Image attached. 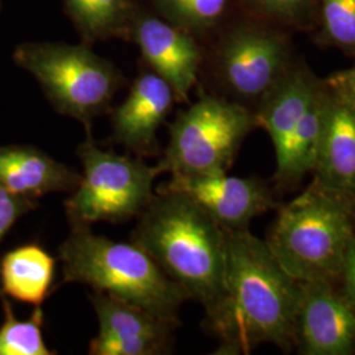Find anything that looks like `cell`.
Returning a JSON list of instances; mask_svg holds the SVG:
<instances>
[{"mask_svg": "<svg viewBox=\"0 0 355 355\" xmlns=\"http://www.w3.org/2000/svg\"><path fill=\"white\" fill-rule=\"evenodd\" d=\"M225 232L223 290L204 320L218 341L216 354H248L263 343L291 350L302 283L249 229Z\"/></svg>", "mask_w": 355, "mask_h": 355, "instance_id": "cell-1", "label": "cell"}, {"mask_svg": "<svg viewBox=\"0 0 355 355\" xmlns=\"http://www.w3.org/2000/svg\"><path fill=\"white\" fill-rule=\"evenodd\" d=\"M130 241L204 309L218 299L227 263V232L186 195L159 186L139 215Z\"/></svg>", "mask_w": 355, "mask_h": 355, "instance_id": "cell-2", "label": "cell"}, {"mask_svg": "<svg viewBox=\"0 0 355 355\" xmlns=\"http://www.w3.org/2000/svg\"><path fill=\"white\" fill-rule=\"evenodd\" d=\"M70 228L58 250L64 283L86 284L179 324V308L189 297L149 254L132 241L98 236L89 227Z\"/></svg>", "mask_w": 355, "mask_h": 355, "instance_id": "cell-3", "label": "cell"}, {"mask_svg": "<svg viewBox=\"0 0 355 355\" xmlns=\"http://www.w3.org/2000/svg\"><path fill=\"white\" fill-rule=\"evenodd\" d=\"M278 209L266 243L280 266L300 283H337L355 234L352 202L313 180Z\"/></svg>", "mask_w": 355, "mask_h": 355, "instance_id": "cell-4", "label": "cell"}, {"mask_svg": "<svg viewBox=\"0 0 355 355\" xmlns=\"http://www.w3.org/2000/svg\"><path fill=\"white\" fill-rule=\"evenodd\" d=\"M255 127V114L241 104L203 96L178 116L157 165L171 177L228 173L242 142Z\"/></svg>", "mask_w": 355, "mask_h": 355, "instance_id": "cell-5", "label": "cell"}, {"mask_svg": "<svg viewBox=\"0 0 355 355\" xmlns=\"http://www.w3.org/2000/svg\"><path fill=\"white\" fill-rule=\"evenodd\" d=\"M83 166L80 182L64 208L70 227L94 223H120L140 215L154 196L153 184L162 174L159 166L105 152L92 141L78 149Z\"/></svg>", "mask_w": 355, "mask_h": 355, "instance_id": "cell-6", "label": "cell"}, {"mask_svg": "<svg viewBox=\"0 0 355 355\" xmlns=\"http://www.w3.org/2000/svg\"><path fill=\"white\" fill-rule=\"evenodd\" d=\"M15 60L35 76L61 112L85 123L107 105L117 86L114 69L83 48L24 45Z\"/></svg>", "mask_w": 355, "mask_h": 355, "instance_id": "cell-7", "label": "cell"}, {"mask_svg": "<svg viewBox=\"0 0 355 355\" xmlns=\"http://www.w3.org/2000/svg\"><path fill=\"white\" fill-rule=\"evenodd\" d=\"M162 186L190 198L228 232L249 229L255 217L279 207L265 182L230 177L228 173L171 177Z\"/></svg>", "mask_w": 355, "mask_h": 355, "instance_id": "cell-8", "label": "cell"}, {"mask_svg": "<svg viewBox=\"0 0 355 355\" xmlns=\"http://www.w3.org/2000/svg\"><path fill=\"white\" fill-rule=\"evenodd\" d=\"M295 347L303 355L355 354V309L336 283H302Z\"/></svg>", "mask_w": 355, "mask_h": 355, "instance_id": "cell-9", "label": "cell"}, {"mask_svg": "<svg viewBox=\"0 0 355 355\" xmlns=\"http://www.w3.org/2000/svg\"><path fill=\"white\" fill-rule=\"evenodd\" d=\"M99 333L89 345L91 355H157L166 353L177 322L158 318L137 305L94 291Z\"/></svg>", "mask_w": 355, "mask_h": 355, "instance_id": "cell-10", "label": "cell"}, {"mask_svg": "<svg viewBox=\"0 0 355 355\" xmlns=\"http://www.w3.org/2000/svg\"><path fill=\"white\" fill-rule=\"evenodd\" d=\"M221 76L232 92L243 99H262L286 74V51L278 38L241 33L221 51Z\"/></svg>", "mask_w": 355, "mask_h": 355, "instance_id": "cell-11", "label": "cell"}, {"mask_svg": "<svg viewBox=\"0 0 355 355\" xmlns=\"http://www.w3.org/2000/svg\"><path fill=\"white\" fill-rule=\"evenodd\" d=\"M175 98L174 89L158 74L139 76L127 99L114 112V141L139 157L155 155L157 130Z\"/></svg>", "mask_w": 355, "mask_h": 355, "instance_id": "cell-12", "label": "cell"}, {"mask_svg": "<svg viewBox=\"0 0 355 355\" xmlns=\"http://www.w3.org/2000/svg\"><path fill=\"white\" fill-rule=\"evenodd\" d=\"M312 174L320 186L354 200L355 110L330 92Z\"/></svg>", "mask_w": 355, "mask_h": 355, "instance_id": "cell-13", "label": "cell"}, {"mask_svg": "<svg viewBox=\"0 0 355 355\" xmlns=\"http://www.w3.org/2000/svg\"><path fill=\"white\" fill-rule=\"evenodd\" d=\"M137 40L142 55L164 78L178 99L186 101L196 83L200 53L192 38L157 19L141 23Z\"/></svg>", "mask_w": 355, "mask_h": 355, "instance_id": "cell-14", "label": "cell"}, {"mask_svg": "<svg viewBox=\"0 0 355 355\" xmlns=\"http://www.w3.org/2000/svg\"><path fill=\"white\" fill-rule=\"evenodd\" d=\"M82 175L46 153L26 145L0 146V186L31 199L73 192Z\"/></svg>", "mask_w": 355, "mask_h": 355, "instance_id": "cell-15", "label": "cell"}, {"mask_svg": "<svg viewBox=\"0 0 355 355\" xmlns=\"http://www.w3.org/2000/svg\"><path fill=\"white\" fill-rule=\"evenodd\" d=\"M320 83L304 69L287 70L261 99V108L255 114V120L258 127L266 130L272 142L275 158L283 152L293 128L304 114Z\"/></svg>", "mask_w": 355, "mask_h": 355, "instance_id": "cell-16", "label": "cell"}, {"mask_svg": "<svg viewBox=\"0 0 355 355\" xmlns=\"http://www.w3.org/2000/svg\"><path fill=\"white\" fill-rule=\"evenodd\" d=\"M328 98L329 92L321 82L304 114L293 128L283 152L275 158V180L280 189H291L313 171L325 125Z\"/></svg>", "mask_w": 355, "mask_h": 355, "instance_id": "cell-17", "label": "cell"}, {"mask_svg": "<svg viewBox=\"0 0 355 355\" xmlns=\"http://www.w3.org/2000/svg\"><path fill=\"white\" fill-rule=\"evenodd\" d=\"M55 258L37 243H26L6 254L0 262L1 293L40 306L49 296Z\"/></svg>", "mask_w": 355, "mask_h": 355, "instance_id": "cell-18", "label": "cell"}, {"mask_svg": "<svg viewBox=\"0 0 355 355\" xmlns=\"http://www.w3.org/2000/svg\"><path fill=\"white\" fill-rule=\"evenodd\" d=\"M0 300L4 311V321L0 327V355L55 354L44 343L41 305L35 306L31 318L21 321L13 315L12 306L1 292Z\"/></svg>", "mask_w": 355, "mask_h": 355, "instance_id": "cell-19", "label": "cell"}, {"mask_svg": "<svg viewBox=\"0 0 355 355\" xmlns=\"http://www.w3.org/2000/svg\"><path fill=\"white\" fill-rule=\"evenodd\" d=\"M322 20L330 40L343 49H355V0H321Z\"/></svg>", "mask_w": 355, "mask_h": 355, "instance_id": "cell-20", "label": "cell"}, {"mask_svg": "<svg viewBox=\"0 0 355 355\" xmlns=\"http://www.w3.org/2000/svg\"><path fill=\"white\" fill-rule=\"evenodd\" d=\"M166 11L182 23L208 26L221 16L227 0H161Z\"/></svg>", "mask_w": 355, "mask_h": 355, "instance_id": "cell-21", "label": "cell"}, {"mask_svg": "<svg viewBox=\"0 0 355 355\" xmlns=\"http://www.w3.org/2000/svg\"><path fill=\"white\" fill-rule=\"evenodd\" d=\"M35 200L16 195L0 186V241L21 216L36 208Z\"/></svg>", "mask_w": 355, "mask_h": 355, "instance_id": "cell-22", "label": "cell"}, {"mask_svg": "<svg viewBox=\"0 0 355 355\" xmlns=\"http://www.w3.org/2000/svg\"><path fill=\"white\" fill-rule=\"evenodd\" d=\"M124 10V0H89V15L83 26L102 31L116 23Z\"/></svg>", "mask_w": 355, "mask_h": 355, "instance_id": "cell-23", "label": "cell"}, {"mask_svg": "<svg viewBox=\"0 0 355 355\" xmlns=\"http://www.w3.org/2000/svg\"><path fill=\"white\" fill-rule=\"evenodd\" d=\"M324 85L333 96L355 110V66L333 73L324 80Z\"/></svg>", "mask_w": 355, "mask_h": 355, "instance_id": "cell-24", "label": "cell"}, {"mask_svg": "<svg viewBox=\"0 0 355 355\" xmlns=\"http://www.w3.org/2000/svg\"><path fill=\"white\" fill-rule=\"evenodd\" d=\"M337 283L341 286L340 291L355 309V234L345 254Z\"/></svg>", "mask_w": 355, "mask_h": 355, "instance_id": "cell-25", "label": "cell"}, {"mask_svg": "<svg viewBox=\"0 0 355 355\" xmlns=\"http://www.w3.org/2000/svg\"><path fill=\"white\" fill-rule=\"evenodd\" d=\"M270 12L280 17H296L304 11L308 0H258Z\"/></svg>", "mask_w": 355, "mask_h": 355, "instance_id": "cell-26", "label": "cell"}, {"mask_svg": "<svg viewBox=\"0 0 355 355\" xmlns=\"http://www.w3.org/2000/svg\"><path fill=\"white\" fill-rule=\"evenodd\" d=\"M352 214H353V220H354V227H355V199L352 202Z\"/></svg>", "mask_w": 355, "mask_h": 355, "instance_id": "cell-27", "label": "cell"}]
</instances>
